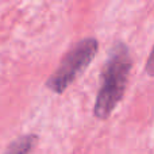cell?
Listing matches in <instances>:
<instances>
[{"instance_id":"1","label":"cell","mask_w":154,"mask_h":154,"mask_svg":"<svg viewBox=\"0 0 154 154\" xmlns=\"http://www.w3.org/2000/svg\"><path fill=\"white\" fill-rule=\"evenodd\" d=\"M131 68L133 58L128 46L125 42H116L101 70V84L93 107V115L97 119H107L122 100Z\"/></svg>"},{"instance_id":"2","label":"cell","mask_w":154,"mask_h":154,"mask_svg":"<svg viewBox=\"0 0 154 154\" xmlns=\"http://www.w3.org/2000/svg\"><path fill=\"white\" fill-rule=\"evenodd\" d=\"M99 50L96 38L88 37L79 41L61 60L58 68L46 81V87L56 93H62L95 58Z\"/></svg>"},{"instance_id":"3","label":"cell","mask_w":154,"mask_h":154,"mask_svg":"<svg viewBox=\"0 0 154 154\" xmlns=\"http://www.w3.org/2000/svg\"><path fill=\"white\" fill-rule=\"evenodd\" d=\"M38 138L34 134H26L19 138H16L10 146L7 147L4 154H30L34 149L35 143H37Z\"/></svg>"},{"instance_id":"4","label":"cell","mask_w":154,"mask_h":154,"mask_svg":"<svg viewBox=\"0 0 154 154\" xmlns=\"http://www.w3.org/2000/svg\"><path fill=\"white\" fill-rule=\"evenodd\" d=\"M145 72L147 73V76L154 77V46H153L152 51H150V54H149V58H147V61H146Z\"/></svg>"}]
</instances>
